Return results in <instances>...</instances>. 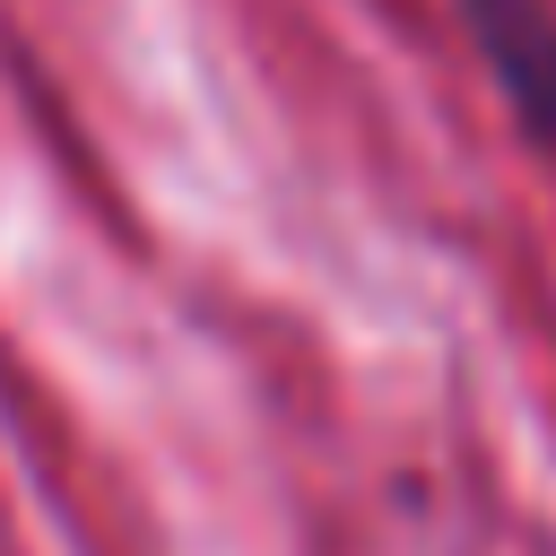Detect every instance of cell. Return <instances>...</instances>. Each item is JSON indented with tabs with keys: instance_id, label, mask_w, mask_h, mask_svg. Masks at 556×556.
Wrapping results in <instances>:
<instances>
[{
	"instance_id": "obj_1",
	"label": "cell",
	"mask_w": 556,
	"mask_h": 556,
	"mask_svg": "<svg viewBox=\"0 0 556 556\" xmlns=\"http://www.w3.org/2000/svg\"><path fill=\"white\" fill-rule=\"evenodd\" d=\"M460 35L478 43L495 96L513 104V122L556 148V9L547 0H452Z\"/></svg>"
}]
</instances>
